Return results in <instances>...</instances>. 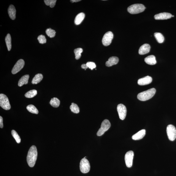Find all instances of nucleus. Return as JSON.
Segmentation results:
<instances>
[{
    "instance_id": "1",
    "label": "nucleus",
    "mask_w": 176,
    "mask_h": 176,
    "mask_svg": "<svg viewBox=\"0 0 176 176\" xmlns=\"http://www.w3.org/2000/svg\"><path fill=\"white\" fill-rule=\"evenodd\" d=\"M38 152L35 146L32 145L30 148L27 157V162L29 166L31 167H33L37 160Z\"/></svg>"
},
{
    "instance_id": "2",
    "label": "nucleus",
    "mask_w": 176,
    "mask_h": 176,
    "mask_svg": "<svg viewBox=\"0 0 176 176\" xmlns=\"http://www.w3.org/2000/svg\"><path fill=\"white\" fill-rule=\"evenodd\" d=\"M155 88H152L147 90L139 93L137 95V98L141 101H147L152 97L156 93Z\"/></svg>"
},
{
    "instance_id": "3",
    "label": "nucleus",
    "mask_w": 176,
    "mask_h": 176,
    "mask_svg": "<svg viewBox=\"0 0 176 176\" xmlns=\"http://www.w3.org/2000/svg\"><path fill=\"white\" fill-rule=\"evenodd\" d=\"M145 8L144 5L142 4H136L129 7L127 10L131 14H136L144 11Z\"/></svg>"
},
{
    "instance_id": "4",
    "label": "nucleus",
    "mask_w": 176,
    "mask_h": 176,
    "mask_svg": "<svg viewBox=\"0 0 176 176\" xmlns=\"http://www.w3.org/2000/svg\"><path fill=\"white\" fill-rule=\"evenodd\" d=\"M80 168L81 172L86 174L90 171V166L88 160L84 158L81 159L80 163Z\"/></svg>"
},
{
    "instance_id": "5",
    "label": "nucleus",
    "mask_w": 176,
    "mask_h": 176,
    "mask_svg": "<svg viewBox=\"0 0 176 176\" xmlns=\"http://www.w3.org/2000/svg\"><path fill=\"white\" fill-rule=\"evenodd\" d=\"M0 106L5 110H9L11 106L8 98L6 95L3 94H0Z\"/></svg>"
},
{
    "instance_id": "6",
    "label": "nucleus",
    "mask_w": 176,
    "mask_h": 176,
    "mask_svg": "<svg viewBox=\"0 0 176 176\" xmlns=\"http://www.w3.org/2000/svg\"><path fill=\"white\" fill-rule=\"evenodd\" d=\"M111 124L109 120H105L103 121L101 127L97 133V136H101L110 128Z\"/></svg>"
},
{
    "instance_id": "7",
    "label": "nucleus",
    "mask_w": 176,
    "mask_h": 176,
    "mask_svg": "<svg viewBox=\"0 0 176 176\" xmlns=\"http://www.w3.org/2000/svg\"><path fill=\"white\" fill-rule=\"evenodd\" d=\"M167 133L169 140L174 141L176 138V129L172 125H169L167 127Z\"/></svg>"
},
{
    "instance_id": "8",
    "label": "nucleus",
    "mask_w": 176,
    "mask_h": 176,
    "mask_svg": "<svg viewBox=\"0 0 176 176\" xmlns=\"http://www.w3.org/2000/svg\"><path fill=\"white\" fill-rule=\"evenodd\" d=\"M113 37V35L112 32H106L102 38V42L103 45L106 47L109 45L112 42Z\"/></svg>"
},
{
    "instance_id": "9",
    "label": "nucleus",
    "mask_w": 176,
    "mask_h": 176,
    "mask_svg": "<svg viewBox=\"0 0 176 176\" xmlns=\"http://www.w3.org/2000/svg\"><path fill=\"white\" fill-rule=\"evenodd\" d=\"M134 155V152L132 151H129L126 154L125 156V160L127 167L130 168L132 166Z\"/></svg>"
},
{
    "instance_id": "10",
    "label": "nucleus",
    "mask_w": 176,
    "mask_h": 176,
    "mask_svg": "<svg viewBox=\"0 0 176 176\" xmlns=\"http://www.w3.org/2000/svg\"><path fill=\"white\" fill-rule=\"evenodd\" d=\"M119 117L122 120L125 119L127 112V108L124 105L120 104L118 105L117 108Z\"/></svg>"
},
{
    "instance_id": "11",
    "label": "nucleus",
    "mask_w": 176,
    "mask_h": 176,
    "mask_svg": "<svg viewBox=\"0 0 176 176\" xmlns=\"http://www.w3.org/2000/svg\"><path fill=\"white\" fill-rule=\"evenodd\" d=\"M25 65V61L22 59L18 60L13 67L12 70V72L13 74H17V73L22 69Z\"/></svg>"
},
{
    "instance_id": "12",
    "label": "nucleus",
    "mask_w": 176,
    "mask_h": 176,
    "mask_svg": "<svg viewBox=\"0 0 176 176\" xmlns=\"http://www.w3.org/2000/svg\"><path fill=\"white\" fill-rule=\"evenodd\" d=\"M172 15L170 13L164 12L156 14L154 16V18L156 20H166L171 18Z\"/></svg>"
},
{
    "instance_id": "13",
    "label": "nucleus",
    "mask_w": 176,
    "mask_h": 176,
    "mask_svg": "<svg viewBox=\"0 0 176 176\" xmlns=\"http://www.w3.org/2000/svg\"><path fill=\"white\" fill-rule=\"evenodd\" d=\"M152 80V78L151 77L147 76L138 80V83L140 86L147 85L150 83Z\"/></svg>"
},
{
    "instance_id": "14",
    "label": "nucleus",
    "mask_w": 176,
    "mask_h": 176,
    "mask_svg": "<svg viewBox=\"0 0 176 176\" xmlns=\"http://www.w3.org/2000/svg\"><path fill=\"white\" fill-rule=\"evenodd\" d=\"M150 46L148 44H145L141 46L139 50V53L140 55H143L150 52Z\"/></svg>"
},
{
    "instance_id": "15",
    "label": "nucleus",
    "mask_w": 176,
    "mask_h": 176,
    "mask_svg": "<svg viewBox=\"0 0 176 176\" xmlns=\"http://www.w3.org/2000/svg\"><path fill=\"white\" fill-rule=\"evenodd\" d=\"M145 129H142L133 135L132 137V139L134 140L141 139L145 136Z\"/></svg>"
},
{
    "instance_id": "16",
    "label": "nucleus",
    "mask_w": 176,
    "mask_h": 176,
    "mask_svg": "<svg viewBox=\"0 0 176 176\" xmlns=\"http://www.w3.org/2000/svg\"><path fill=\"white\" fill-rule=\"evenodd\" d=\"M119 61V58L116 56L111 57L106 62V66L108 67L112 66L117 64Z\"/></svg>"
},
{
    "instance_id": "17",
    "label": "nucleus",
    "mask_w": 176,
    "mask_h": 176,
    "mask_svg": "<svg viewBox=\"0 0 176 176\" xmlns=\"http://www.w3.org/2000/svg\"><path fill=\"white\" fill-rule=\"evenodd\" d=\"M8 13L10 18L13 20L16 18V10L15 7L13 5H10L8 9Z\"/></svg>"
},
{
    "instance_id": "18",
    "label": "nucleus",
    "mask_w": 176,
    "mask_h": 176,
    "mask_svg": "<svg viewBox=\"0 0 176 176\" xmlns=\"http://www.w3.org/2000/svg\"><path fill=\"white\" fill-rule=\"evenodd\" d=\"M146 63L150 65H155L157 63L155 56L154 55H150L146 57L145 59Z\"/></svg>"
},
{
    "instance_id": "19",
    "label": "nucleus",
    "mask_w": 176,
    "mask_h": 176,
    "mask_svg": "<svg viewBox=\"0 0 176 176\" xmlns=\"http://www.w3.org/2000/svg\"><path fill=\"white\" fill-rule=\"evenodd\" d=\"M85 17V14L83 13H81L77 15L74 20V23L76 25H79L84 19Z\"/></svg>"
},
{
    "instance_id": "20",
    "label": "nucleus",
    "mask_w": 176,
    "mask_h": 176,
    "mask_svg": "<svg viewBox=\"0 0 176 176\" xmlns=\"http://www.w3.org/2000/svg\"><path fill=\"white\" fill-rule=\"evenodd\" d=\"M29 77V75H26L23 76L19 81L18 83V86H21L24 85H26L28 84Z\"/></svg>"
},
{
    "instance_id": "21",
    "label": "nucleus",
    "mask_w": 176,
    "mask_h": 176,
    "mask_svg": "<svg viewBox=\"0 0 176 176\" xmlns=\"http://www.w3.org/2000/svg\"><path fill=\"white\" fill-rule=\"evenodd\" d=\"M8 51H10L12 48V39L10 34L7 35L5 39Z\"/></svg>"
},
{
    "instance_id": "22",
    "label": "nucleus",
    "mask_w": 176,
    "mask_h": 176,
    "mask_svg": "<svg viewBox=\"0 0 176 176\" xmlns=\"http://www.w3.org/2000/svg\"><path fill=\"white\" fill-rule=\"evenodd\" d=\"M43 78V76L41 74H38L35 75L32 81V83L33 84H37L41 81Z\"/></svg>"
},
{
    "instance_id": "23",
    "label": "nucleus",
    "mask_w": 176,
    "mask_h": 176,
    "mask_svg": "<svg viewBox=\"0 0 176 176\" xmlns=\"http://www.w3.org/2000/svg\"><path fill=\"white\" fill-rule=\"evenodd\" d=\"M50 104L54 107L57 108L59 107L60 104V101L56 97H54L51 99Z\"/></svg>"
},
{
    "instance_id": "24",
    "label": "nucleus",
    "mask_w": 176,
    "mask_h": 176,
    "mask_svg": "<svg viewBox=\"0 0 176 176\" xmlns=\"http://www.w3.org/2000/svg\"><path fill=\"white\" fill-rule=\"evenodd\" d=\"M154 36L156 38L157 41L159 43H163L164 40V38L163 35L160 33L156 32L154 34Z\"/></svg>"
},
{
    "instance_id": "25",
    "label": "nucleus",
    "mask_w": 176,
    "mask_h": 176,
    "mask_svg": "<svg viewBox=\"0 0 176 176\" xmlns=\"http://www.w3.org/2000/svg\"><path fill=\"white\" fill-rule=\"evenodd\" d=\"M26 109L32 113H34V114H38L39 113L38 111L33 105H29L26 107Z\"/></svg>"
},
{
    "instance_id": "26",
    "label": "nucleus",
    "mask_w": 176,
    "mask_h": 176,
    "mask_svg": "<svg viewBox=\"0 0 176 176\" xmlns=\"http://www.w3.org/2000/svg\"><path fill=\"white\" fill-rule=\"evenodd\" d=\"M37 94V91L36 90H32L27 92L25 94V96L28 98H32Z\"/></svg>"
},
{
    "instance_id": "27",
    "label": "nucleus",
    "mask_w": 176,
    "mask_h": 176,
    "mask_svg": "<svg viewBox=\"0 0 176 176\" xmlns=\"http://www.w3.org/2000/svg\"><path fill=\"white\" fill-rule=\"evenodd\" d=\"M70 109L71 110V111L74 113H78L80 112L79 107L77 104L74 103H72L70 107Z\"/></svg>"
},
{
    "instance_id": "28",
    "label": "nucleus",
    "mask_w": 176,
    "mask_h": 176,
    "mask_svg": "<svg viewBox=\"0 0 176 176\" xmlns=\"http://www.w3.org/2000/svg\"><path fill=\"white\" fill-rule=\"evenodd\" d=\"M83 52V50L81 48H78L74 50V53L75 55V59L78 60L80 59L81 56V54Z\"/></svg>"
},
{
    "instance_id": "29",
    "label": "nucleus",
    "mask_w": 176,
    "mask_h": 176,
    "mask_svg": "<svg viewBox=\"0 0 176 176\" xmlns=\"http://www.w3.org/2000/svg\"><path fill=\"white\" fill-rule=\"evenodd\" d=\"M46 33L48 37L53 38L55 36L56 32L54 30L49 28L46 30Z\"/></svg>"
},
{
    "instance_id": "30",
    "label": "nucleus",
    "mask_w": 176,
    "mask_h": 176,
    "mask_svg": "<svg viewBox=\"0 0 176 176\" xmlns=\"http://www.w3.org/2000/svg\"><path fill=\"white\" fill-rule=\"evenodd\" d=\"M12 134L15 139L16 141L18 143H20L21 142V139L17 132L14 130H13L12 131Z\"/></svg>"
},
{
    "instance_id": "31",
    "label": "nucleus",
    "mask_w": 176,
    "mask_h": 176,
    "mask_svg": "<svg viewBox=\"0 0 176 176\" xmlns=\"http://www.w3.org/2000/svg\"><path fill=\"white\" fill-rule=\"evenodd\" d=\"M45 4L47 6H49L51 8L55 7L56 2V0H45Z\"/></svg>"
},
{
    "instance_id": "32",
    "label": "nucleus",
    "mask_w": 176,
    "mask_h": 176,
    "mask_svg": "<svg viewBox=\"0 0 176 176\" xmlns=\"http://www.w3.org/2000/svg\"><path fill=\"white\" fill-rule=\"evenodd\" d=\"M38 40L40 44H43L47 42L45 37L43 35H40L38 37Z\"/></svg>"
},
{
    "instance_id": "33",
    "label": "nucleus",
    "mask_w": 176,
    "mask_h": 176,
    "mask_svg": "<svg viewBox=\"0 0 176 176\" xmlns=\"http://www.w3.org/2000/svg\"><path fill=\"white\" fill-rule=\"evenodd\" d=\"M86 64L88 68L91 70H93L96 67V64L93 62H88Z\"/></svg>"
},
{
    "instance_id": "34",
    "label": "nucleus",
    "mask_w": 176,
    "mask_h": 176,
    "mask_svg": "<svg viewBox=\"0 0 176 176\" xmlns=\"http://www.w3.org/2000/svg\"><path fill=\"white\" fill-rule=\"evenodd\" d=\"M0 127L2 128L3 127V118L1 116H0Z\"/></svg>"
},
{
    "instance_id": "35",
    "label": "nucleus",
    "mask_w": 176,
    "mask_h": 176,
    "mask_svg": "<svg viewBox=\"0 0 176 176\" xmlns=\"http://www.w3.org/2000/svg\"><path fill=\"white\" fill-rule=\"evenodd\" d=\"M81 67L82 68L85 69H87L88 67L86 64H83L81 66Z\"/></svg>"
},
{
    "instance_id": "36",
    "label": "nucleus",
    "mask_w": 176,
    "mask_h": 176,
    "mask_svg": "<svg viewBox=\"0 0 176 176\" xmlns=\"http://www.w3.org/2000/svg\"><path fill=\"white\" fill-rule=\"evenodd\" d=\"M81 0H71L70 1L72 3L77 2L81 1Z\"/></svg>"
},
{
    "instance_id": "37",
    "label": "nucleus",
    "mask_w": 176,
    "mask_h": 176,
    "mask_svg": "<svg viewBox=\"0 0 176 176\" xmlns=\"http://www.w3.org/2000/svg\"><path fill=\"white\" fill-rule=\"evenodd\" d=\"M172 17H174V15H172Z\"/></svg>"
}]
</instances>
